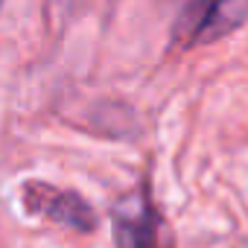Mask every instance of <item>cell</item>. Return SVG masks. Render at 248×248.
<instances>
[{
	"label": "cell",
	"instance_id": "3957f363",
	"mask_svg": "<svg viewBox=\"0 0 248 248\" xmlns=\"http://www.w3.org/2000/svg\"><path fill=\"white\" fill-rule=\"evenodd\" d=\"M158 225L146 196H126L114 210V242L117 248H167Z\"/></svg>",
	"mask_w": 248,
	"mask_h": 248
},
{
	"label": "cell",
	"instance_id": "6da1fadb",
	"mask_svg": "<svg viewBox=\"0 0 248 248\" xmlns=\"http://www.w3.org/2000/svg\"><path fill=\"white\" fill-rule=\"evenodd\" d=\"M248 21V0H190L172 35L181 44L216 41Z\"/></svg>",
	"mask_w": 248,
	"mask_h": 248
},
{
	"label": "cell",
	"instance_id": "7a4b0ae2",
	"mask_svg": "<svg viewBox=\"0 0 248 248\" xmlns=\"http://www.w3.org/2000/svg\"><path fill=\"white\" fill-rule=\"evenodd\" d=\"M24 204L32 216H44L56 225L70 228V231H93L96 228L93 207L70 190H56L50 184H27Z\"/></svg>",
	"mask_w": 248,
	"mask_h": 248
},
{
	"label": "cell",
	"instance_id": "277c9868",
	"mask_svg": "<svg viewBox=\"0 0 248 248\" xmlns=\"http://www.w3.org/2000/svg\"><path fill=\"white\" fill-rule=\"evenodd\" d=\"M0 3H3V0H0Z\"/></svg>",
	"mask_w": 248,
	"mask_h": 248
}]
</instances>
